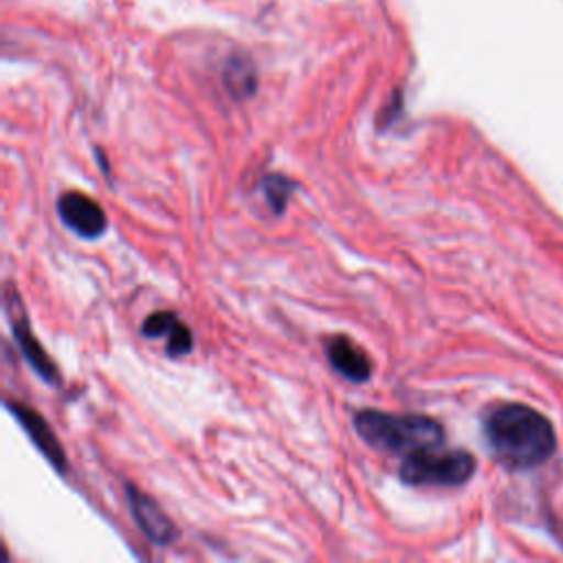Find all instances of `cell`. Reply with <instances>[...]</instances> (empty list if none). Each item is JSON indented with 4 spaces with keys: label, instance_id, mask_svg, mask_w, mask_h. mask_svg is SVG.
<instances>
[{
    "label": "cell",
    "instance_id": "cell-5",
    "mask_svg": "<svg viewBox=\"0 0 563 563\" xmlns=\"http://www.w3.org/2000/svg\"><path fill=\"white\" fill-rule=\"evenodd\" d=\"M128 506H130L132 519L152 543L165 545L178 537L172 519L161 510V506L130 484H128Z\"/></svg>",
    "mask_w": 563,
    "mask_h": 563
},
{
    "label": "cell",
    "instance_id": "cell-8",
    "mask_svg": "<svg viewBox=\"0 0 563 563\" xmlns=\"http://www.w3.org/2000/svg\"><path fill=\"white\" fill-rule=\"evenodd\" d=\"M325 356L330 365L352 383H365L372 376V361L354 341L343 334L328 339Z\"/></svg>",
    "mask_w": 563,
    "mask_h": 563
},
{
    "label": "cell",
    "instance_id": "cell-9",
    "mask_svg": "<svg viewBox=\"0 0 563 563\" xmlns=\"http://www.w3.org/2000/svg\"><path fill=\"white\" fill-rule=\"evenodd\" d=\"M141 332L143 336L147 339H156V336H165L167 339V354L169 356H183L191 350L194 345V339H191V332L189 328L178 319V314L169 312V310H158V312H152L143 325H141Z\"/></svg>",
    "mask_w": 563,
    "mask_h": 563
},
{
    "label": "cell",
    "instance_id": "cell-1",
    "mask_svg": "<svg viewBox=\"0 0 563 563\" xmlns=\"http://www.w3.org/2000/svg\"><path fill=\"white\" fill-rule=\"evenodd\" d=\"M484 435L495 457L508 468L543 464L556 446L554 429L532 407L506 402L486 413Z\"/></svg>",
    "mask_w": 563,
    "mask_h": 563
},
{
    "label": "cell",
    "instance_id": "cell-11",
    "mask_svg": "<svg viewBox=\"0 0 563 563\" xmlns=\"http://www.w3.org/2000/svg\"><path fill=\"white\" fill-rule=\"evenodd\" d=\"M262 187H264V194H266V200L271 205V209L275 213H282L286 209V202H288V196L290 191L297 187V183L288 180L286 176L282 174H268L264 180H262Z\"/></svg>",
    "mask_w": 563,
    "mask_h": 563
},
{
    "label": "cell",
    "instance_id": "cell-10",
    "mask_svg": "<svg viewBox=\"0 0 563 563\" xmlns=\"http://www.w3.org/2000/svg\"><path fill=\"white\" fill-rule=\"evenodd\" d=\"M222 79L227 90L238 99H244L255 90V70L246 59H229Z\"/></svg>",
    "mask_w": 563,
    "mask_h": 563
},
{
    "label": "cell",
    "instance_id": "cell-6",
    "mask_svg": "<svg viewBox=\"0 0 563 563\" xmlns=\"http://www.w3.org/2000/svg\"><path fill=\"white\" fill-rule=\"evenodd\" d=\"M7 409L15 416V420L22 424V429L29 433V438L33 440V444L40 449V453L59 471H66V457H64V449L57 442V435L53 433V429L46 424V420L35 413L33 409H26L20 402H11L7 400Z\"/></svg>",
    "mask_w": 563,
    "mask_h": 563
},
{
    "label": "cell",
    "instance_id": "cell-3",
    "mask_svg": "<svg viewBox=\"0 0 563 563\" xmlns=\"http://www.w3.org/2000/svg\"><path fill=\"white\" fill-rule=\"evenodd\" d=\"M475 471L468 451L444 449L442 444L416 451L400 464V479L409 486H457Z\"/></svg>",
    "mask_w": 563,
    "mask_h": 563
},
{
    "label": "cell",
    "instance_id": "cell-2",
    "mask_svg": "<svg viewBox=\"0 0 563 563\" xmlns=\"http://www.w3.org/2000/svg\"><path fill=\"white\" fill-rule=\"evenodd\" d=\"M356 433L372 446L389 453L411 455L444 442V429L438 420L420 413H389L363 409L354 416Z\"/></svg>",
    "mask_w": 563,
    "mask_h": 563
},
{
    "label": "cell",
    "instance_id": "cell-7",
    "mask_svg": "<svg viewBox=\"0 0 563 563\" xmlns=\"http://www.w3.org/2000/svg\"><path fill=\"white\" fill-rule=\"evenodd\" d=\"M15 303V312L9 317L11 321V328H13V336H15V343L20 345V352L24 354V358L29 361V365L33 367V372L48 385H59V372L55 367V363L48 358V354L44 352V347L40 345V341L31 334V328L24 319V312H22V306L18 299H13Z\"/></svg>",
    "mask_w": 563,
    "mask_h": 563
},
{
    "label": "cell",
    "instance_id": "cell-4",
    "mask_svg": "<svg viewBox=\"0 0 563 563\" xmlns=\"http://www.w3.org/2000/svg\"><path fill=\"white\" fill-rule=\"evenodd\" d=\"M59 220L79 238L95 240L106 233L108 218L97 200L81 191H66L57 200Z\"/></svg>",
    "mask_w": 563,
    "mask_h": 563
}]
</instances>
